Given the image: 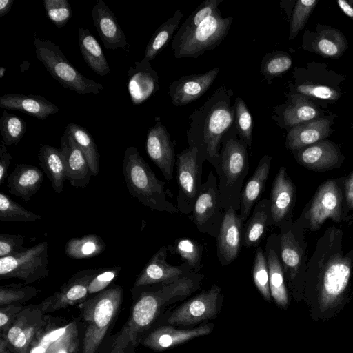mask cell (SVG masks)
Returning <instances> with one entry per match:
<instances>
[{
    "instance_id": "61",
    "label": "cell",
    "mask_w": 353,
    "mask_h": 353,
    "mask_svg": "<svg viewBox=\"0 0 353 353\" xmlns=\"http://www.w3.org/2000/svg\"><path fill=\"white\" fill-rule=\"evenodd\" d=\"M6 68L3 66L0 68V78H2L5 74Z\"/></svg>"
},
{
    "instance_id": "35",
    "label": "cell",
    "mask_w": 353,
    "mask_h": 353,
    "mask_svg": "<svg viewBox=\"0 0 353 353\" xmlns=\"http://www.w3.org/2000/svg\"><path fill=\"white\" fill-rule=\"evenodd\" d=\"M182 17L183 13L179 9L172 17L157 29L147 44L144 52V59L150 61L155 59L170 40L173 39L174 33H176L175 31L178 30Z\"/></svg>"
},
{
    "instance_id": "7",
    "label": "cell",
    "mask_w": 353,
    "mask_h": 353,
    "mask_svg": "<svg viewBox=\"0 0 353 353\" xmlns=\"http://www.w3.org/2000/svg\"><path fill=\"white\" fill-rule=\"evenodd\" d=\"M279 253L284 276L295 292L303 290L309 258L307 243L301 219L284 222L279 227Z\"/></svg>"
},
{
    "instance_id": "49",
    "label": "cell",
    "mask_w": 353,
    "mask_h": 353,
    "mask_svg": "<svg viewBox=\"0 0 353 353\" xmlns=\"http://www.w3.org/2000/svg\"><path fill=\"white\" fill-rule=\"evenodd\" d=\"M292 63V59L288 54L283 53L267 54L261 61V72L263 77L269 80L289 70Z\"/></svg>"
},
{
    "instance_id": "30",
    "label": "cell",
    "mask_w": 353,
    "mask_h": 353,
    "mask_svg": "<svg viewBox=\"0 0 353 353\" xmlns=\"http://www.w3.org/2000/svg\"><path fill=\"white\" fill-rule=\"evenodd\" d=\"M9 193L29 201L43 182V173L37 166L17 163L8 176Z\"/></svg>"
},
{
    "instance_id": "31",
    "label": "cell",
    "mask_w": 353,
    "mask_h": 353,
    "mask_svg": "<svg viewBox=\"0 0 353 353\" xmlns=\"http://www.w3.org/2000/svg\"><path fill=\"white\" fill-rule=\"evenodd\" d=\"M270 225H273L270 202L269 199L264 198L255 205L251 216L243 225V246L258 247Z\"/></svg>"
},
{
    "instance_id": "44",
    "label": "cell",
    "mask_w": 353,
    "mask_h": 353,
    "mask_svg": "<svg viewBox=\"0 0 353 353\" xmlns=\"http://www.w3.org/2000/svg\"><path fill=\"white\" fill-rule=\"evenodd\" d=\"M252 276L254 285L263 297L267 301H271V294L269 285V271L265 251L258 247L255 253Z\"/></svg>"
},
{
    "instance_id": "20",
    "label": "cell",
    "mask_w": 353,
    "mask_h": 353,
    "mask_svg": "<svg viewBox=\"0 0 353 353\" xmlns=\"http://www.w3.org/2000/svg\"><path fill=\"white\" fill-rule=\"evenodd\" d=\"M295 199V185L286 168L282 166L272 183L269 199L273 225L279 227L284 222L292 220Z\"/></svg>"
},
{
    "instance_id": "27",
    "label": "cell",
    "mask_w": 353,
    "mask_h": 353,
    "mask_svg": "<svg viewBox=\"0 0 353 353\" xmlns=\"http://www.w3.org/2000/svg\"><path fill=\"white\" fill-rule=\"evenodd\" d=\"M265 254L268 266L271 296L279 307L286 308L289 299L280 259L279 234H271L268 237Z\"/></svg>"
},
{
    "instance_id": "46",
    "label": "cell",
    "mask_w": 353,
    "mask_h": 353,
    "mask_svg": "<svg viewBox=\"0 0 353 353\" xmlns=\"http://www.w3.org/2000/svg\"><path fill=\"white\" fill-rule=\"evenodd\" d=\"M39 290L29 285H6L0 287V306L21 305L37 294Z\"/></svg>"
},
{
    "instance_id": "3",
    "label": "cell",
    "mask_w": 353,
    "mask_h": 353,
    "mask_svg": "<svg viewBox=\"0 0 353 353\" xmlns=\"http://www.w3.org/2000/svg\"><path fill=\"white\" fill-rule=\"evenodd\" d=\"M202 279V274L193 272L171 282L133 287L132 292L137 298L114 346L125 349L130 343L136 345L139 334L150 326L162 309L197 290Z\"/></svg>"
},
{
    "instance_id": "55",
    "label": "cell",
    "mask_w": 353,
    "mask_h": 353,
    "mask_svg": "<svg viewBox=\"0 0 353 353\" xmlns=\"http://www.w3.org/2000/svg\"><path fill=\"white\" fill-rule=\"evenodd\" d=\"M23 309L21 305H10L1 307L0 309V332L3 336L8 331L17 314Z\"/></svg>"
},
{
    "instance_id": "50",
    "label": "cell",
    "mask_w": 353,
    "mask_h": 353,
    "mask_svg": "<svg viewBox=\"0 0 353 353\" xmlns=\"http://www.w3.org/2000/svg\"><path fill=\"white\" fill-rule=\"evenodd\" d=\"M48 18L58 28H62L72 17L68 0H43Z\"/></svg>"
},
{
    "instance_id": "41",
    "label": "cell",
    "mask_w": 353,
    "mask_h": 353,
    "mask_svg": "<svg viewBox=\"0 0 353 353\" xmlns=\"http://www.w3.org/2000/svg\"><path fill=\"white\" fill-rule=\"evenodd\" d=\"M42 217L26 210L3 192L0 193V221L1 222H32Z\"/></svg>"
},
{
    "instance_id": "4",
    "label": "cell",
    "mask_w": 353,
    "mask_h": 353,
    "mask_svg": "<svg viewBox=\"0 0 353 353\" xmlns=\"http://www.w3.org/2000/svg\"><path fill=\"white\" fill-rule=\"evenodd\" d=\"M247 144L239 137L234 125L221 141L218 168L219 203L224 210L240 208L241 194L249 172Z\"/></svg>"
},
{
    "instance_id": "52",
    "label": "cell",
    "mask_w": 353,
    "mask_h": 353,
    "mask_svg": "<svg viewBox=\"0 0 353 353\" xmlns=\"http://www.w3.org/2000/svg\"><path fill=\"white\" fill-rule=\"evenodd\" d=\"M122 268L113 266L103 268L90 281L88 286V294H97L108 288L110 283L119 276Z\"/></svg>"
},
{
    "instance_id": "56",
    "label": "cell",
    "mask_w": 353,
    "mask_h": 353,
    "mask_svg": "<svg viewBox=\"0 0 353 353\" xmlns=\"http://www.w3.org/2000/svg\"><path fill=\"white\" fill-rule=\"evenodd\" d=\"M343 196L345 220H347V214L350 212L349 218H353V172L350 174L343 180Z\"/></svg>"
},
{
    "instance_id": "33",
    "label": "cell",
    "mask_w": 353,
    "mask_h": 353,
    "mask_svg": "<svg viewBox=\"0 0 353 353\" xmlns=\"http://www.w3.org/2000/svg\"><path fill=\"white\" fill-rule=\"evenodd\" d=\"M39 161L54 192L61 193L67 180L66 166L61 150L48 144L43 145L39 148Z\"/></svg>"
},
{
    "instance_id": "11",
    "label": "cell",
    "mask_w": 353,
    "mask_h": 353,
    "mask_svg": "<svg viewBox=\"0 0 353 353\" xmlns=\"http://www.w3.org/2000/svg\"><path fill=\"white\" fill-rule=\"evenodd\" d=\"M48 243L41 242L23 252L0 258V279L16 278L27 285L49 274Z\"/></svg>"
},
{
    "instance_id": "14",
    "label": "cell",
    "mask_w": 353,
    "mask_h": 353,
    "mask_svg": "<svg viewBox=\"0 0 353 353\" xmlns=\"http://www.w3.org/2000/svg\"><path fill=\"white\" fill-rule=\"evenodd\" d=\"M47 316L40 304L23 307L3 336L12 353H28L30 345L44 327Z\"/></svg>"
},
{
    "instance_id": "2",
    "label": "cell",
    "mask_w": 353,
    "mask_h": 353,
    "mask_svg": "<svg viewBox=\"0 0 353 353\" xmlns=\"http://www.w3.org/2000/svg\"><path fill=\"white\" fill-rule=\"evenodd\" d=\"M233 90L224 85L215 92L190 116L187 131L188 147L198 151L199 159L207 161L215 170L219 165L221 141L234 121Z\"/></svg>"
},
{
    "instance_id": "17",
    "label": "cell",
    "mask_w": 353,
    "mask_h": 353,
    "mask_svg": "<svg viewBox=\"0 0 353 353\" xmlns=\"http://www.w3.org/2000/svg\"><path fill=\"white\" fill-rule=\"evenodd\" d=\"M145 148L148 157L161 170L165 179L172 180L176 163L174 143L161 121L149 128Z\"/></svg>"
},
{
    "instance_id": "9",
    "label": "cell",
    "mask_w": 353,
    "mask_h": 353,
    "mask_svg": "<svg viewBox=\"0 0 353 353\" xmlns=\"http://www.w3.org/2000/svg\"><path fill=\"white\" fill-rule=\"evenodd\" d=\"M232 17H223L217 9L193 30L172 39V49L176 58H196L214 50L226 37Z\"/></svg>"
},
{
    "instance_id": "45",
    "label": "cell",
    "mask_w": 353,
    "mask_h": 353,
    "mask_svg": "<svg viewBox=\"0 0 353 353\" xmlns=\"http://www.w3.org/2000/svg\"><path fill=\"white\" fill-rule=\"evenodd\" d=\"M223 0H205L194 11L176 30L173 38H177L184 33L189 32L199 25L205 19L214 14L218 9V6Z\"/></svg>"
},
{
    "instance_id": "10",
    "label": "cell",
    "mask_w": 353,
    "mask_h": 353,
    "mask_svg": "<svg viewBox=\"0 0 353 353\" xmlns=\"http://www.w3.org/2000/svg\"><path fill=\"white\" fill-rule=\"evenodd\" d=\"M299 219L312 232L319 230L327 219L335 223L345 221L343 192L338 180L323 182Z\"/></svg>"
},
{
    "instance_id": "38",
    "label": "cell",
    "mask_w": 353,
    "mask_h": 353,
    "mask_svg": "<svg viewBox=\"0 0 353 353\" xmlns=\"http://www.w3.org/2000/svg\"><path fill=\"white\" fill-rule=\"evenodd\" d=\"M317 115V109L312 103L301 96L293 95L292 103L283 110V121L286 127L293 128L313 120Z\"/></svg>"
},
{
    "instance_id": "5",
    "label": "cell",
    "mask_w": 353,
    "mask_h": 353,
    "mask_svg": "<svg viewBox=\"0 0 353 353\" xmlns=\"http://www.w3.org/2000/svg\"><path fill=\"white\" fill-rule=\"evenodd\" d=\"M124 180L132 197L152 210L176 214V205L166 198L165 183L159 179L134 146L128 147L123 160Z\"/></svg>"
},
{
    "instance_id": "47",
    "label": "cell",
    "mask_w": 353,
    "mask_h": 353,
    "mask_svg": "<svg viewBox=\"0 0 353 353\" xmlns=\"http://www.w3.org/2000/svg\"><path fill=\"white\" fill-rule=\"evenodd\" d=\"M343 35L336 30H325L316 39V49L322 55L336 57L345 49Z\"/></svg>"
},
{
    "instance_id": "51",
    "label": "cell",
    "mask_w": 353,
    "mask_h": 353,
    "mask_svg": "<svg viewBox=\"0 0 353 353\" xmlns=\"http://www.w3.org/2000/svg\"><path fill=\"white\" fill-rule=\"evenodd\" d=\"M316 3V0H299L296 1L290 26V39H293L304 27Z\"/></svg>"
},
{
    "instance_id": "25",
    "label": "cell",
    "mask_w": 353,
    "mask_h": 353,
    "mask_svg": "<svg viewBox=\"0 0 353 353\" xmlns=\"http://www.w3.org/2000/svg\"><path fill=\"white\" fill-rule=\"evenodd\" d=\"M296 152L297 162L314 171L324 172L339 168L343 162L337 147L328 141H319Z\"/></svg>"
},
{
    "instance_id": "23",
    "label": "cell",
    "mask_w": 353,
    "mask_h": 353,
    "mask_svg": "<svg viewBox=\"0 0 353 353\" xmlns=\"http://www.w3.org/2000/svg\"><path fill=\"white\" fill-rule=\"evenodd\" d=\"M93 23L105 46L109 50L128 45L126 37L112 11L103 0H98L92 10Z\"/></svg>"
},
{
    "instance_id": "59",
    "label": "cell",
    "mask_w": 353,
    "mask_h": 353,
    "mask_svg": "<svg viewBox=\"0 0 353 353\" xmlns=\"http://www.w3.org/2000/svg\"><path fill=\"white\" fill-rule=\"evenodd\" d=\"M338 4L342 11L353 19V8L344 0H339Z\"/></svg>"
},
{
    "instance_id": "48",
    "label": "cell",
    "mask_w": 353,
    "mask_h": 353,
    "mask_svg": "<svg viewBox=\"0 0 353 353\" xmlns=\"http://www.w3.org/2000/svg\"><path fill=\"white\" fill-rule=\"evenodd\" d=\"M80 341L76 321L68 323L65 332L46 353H79Z\"/></svg>"
},
{
    "instance_id": "12",
    "label": "cell",
    "mask_w": 353,
    "mask_h": 353,
    "mask_svg": "<svg viewBox=\"0 0 353 353\" xmlns=\"http://www.w3.org/2000/svg\"><path fill=\"white\" fill-rule=\"evenodd\" d=\"M203 163L197 150L194 148L188 147L176 155V208L182 214H189L192 212L202 184Z\"/></svg>"
},
{
    "instance_id": "36",
    "label": "cell",
    "mask_w": 353,
    "mask_h": 353,
    "mask_svg": "<svg viewBox=\"0 0 353 353\" xmlns=\"http://www.w3.org/2000/svg\"><path fill=\"white\" fill-rule=\"evenodd\" d=\"M106 244L102 238L95 234L72 238L65 245L67 256L73 259H85L101 254L105 249Z\"/></svg>"
},
{
    "instance_id": "15",
    "label": "cell",
    "mask_w": 353,
    "mask_h": 353,
    "mask_svg": "<svg viewBox=\"0 0 353 353\" xmlns=\"http://www.w3.org/2000/svg\"><path fill=\"white\" fill-rule=\"evenodd\" d=\"M220 296L221 288L214 284L177 307L168 322L174 325H193L212 319L216 314Z\"/></svg>"
},
{
    "instance_id": "19",
    "label": "cell",
    "mask_w": 353,
    "mask_h": 353,
    "mask_svg": "<svg viewBox=\"0 0 353 353\" xmlns=\"http://www.w3.org/2000/svg\"><path fill=\"white\" fill-rule=\"evenodd\" d=\"M167 246H161L144 266L134 287L171 282L194 272L185 263L179 265H170L167 262Z\"/></svg>"
},
{
    "instance_id": "40",
    "label": "cell",
    "mask_w": 353,
    "mask_h": 353,
    "mask_svg": "<svg viewBox=\"0 0 353 353\" xmlns=\"http://www.w3.org/2000/svg\"><path fill=\"white\" fill-rule=\"evenodd\" d=\"M47 318L46 323L32 343L28 353H46L49 347L65 332L68 323Z\"/></svg>"
},
{
    "instance_id": "13",
    "label": "cell",
    "mask_w": 353,
    "mask_h": 353,
    "mask_svg": "<svg viewBox=\"0 0 353 353\" xmlns=\"http://www.w3.org/2000/svg\"><path fill=\"white\" fill-rule=\"evenodd\" d=\"M225 210L219 203V192L216 176L210 171L202 183L190 219L197 230L217 238L224 217Z\"/></svg>"
},
{
    "instance_id": "8",
    "label": "cell",
    "mask_w": 353,
    "mask_h": 353,
    "mask_svg": "<svg viewBox=\"0 0 353 353\" xmlns=\"http://www.w3.org/2000/svg\"><path fill=\"white\" fill-rule=\"evenodd\" d=\"M36 57L50 74L63 88L79 94H99L103 85L84 77L66 59L59 46L50 40H34Z\"/></svg>"
},
{
    "instance_id": "42",
    "label": "cell",
    "mask_w": 353,
    "mask_h": 353,
    "mask_svg": "<svg viewBox=\"0 0 353 353\" xmlns=\"http://www.w3.org/2000/svg\"><path fill=\"white\" fill-rule=\"evenodd\" d=\"M26 130V124L22 118L3 110L0 118V132L6 146L18 143Z\"/></svg>"
},
{
    "instance_id": "1",
    "label": "cell",
    "mask_w": 353,
    "mask_h": 353,
    "mask_svg": "<svg viewBox=\"0 0 353 353\" xmlns=\"http://www.w3.org/2000/svg\"><path fill=\"white\" fill-rule=\"evenodd\" d=\"M341 227H329L318 239L310 257L303 288L312 292L319 309L336 310L347 299L353 273V249L345 252Z\"/></svg>"
},
{
    "instance_id": "26",
    "label": "cell",
    "mask_w": 353,
    "mask_h": 353,
    "mask_svg": "<svg viewBox=\"0 0 353 353\" xmlns=\"http://www.w3.org/2000/svg\"><path fill=\"white\" fill-rule=\"evenodd\" d=\"M212 324H205L192 329L180 330L172 326H161L154 330L143 341V344L154 350L163 351L184 343L192 339L208 335Z\"/></svg>"
},
{
    "instance_id": "22",
    "label": "cell",
    "mask_w": 353,
    "mask_h": 353,
    "mask_svg": "<svg viewBox=\"0 0 353 353\" xmlns=\"http://www.w3.org/2000/svg\"><path fill=\"white\" fill-rule=\"evenodd\" d=\"M128 90L131 101L139 105L159 90V76L150 61H135L127 72Z\"/></svg>"
},
{
    "instance_id": "39",
    "label": "cell",
    "mask_w": 353,
    "mask_h": 353,
    "mask_svg": "<svg viewBox=\"0 0 353 353\" xmlns=\"http://www.w3.org/2000/svg\"><path fill=\"white\" fill-rule=\"evenodd\" d=\"M172 254L179 255L183 263H187L192 270L199 272L202 268L203 246L196 241L189 238L176 239L173 245L167 246Z\"/></svg>"
},
{
    "instance_id": "57",
    "label": "cell",
    "mask_w": 353,
    "mask_h": 353,
    "mask_svg": "<svg viewBox=\"0 0 353 353\" xmlns=\"http://www.w3.org/2000/svg\"><path fill=\"white\" fill-rule=\"evenodd\" d=\"M6 146L2 141L0 146V185H2L8 176V170L12 159V156L8 152Z\"/></svg>"
},
{
    "instance_id": "21",
    "label": "cell",
    "mask_w": 353,
    "mask_h": 353,
    "mask_svg": "<svg viewBox=\"0 0 353 353\" xmlns=\"http://www.w3.org/2000/svg\"><path fill=\"white\" fill-rule=\"evenodd\" d=\"M219 71V68H214L202 74L183 76L172 82L168 93L172 104L182 106L198 99L210 88Z\"/></svg>"
},
{
    "instance_id": "43",
    "label": "cell",
    "mask_w": 353,
    "mask_h": 353,
    "mask_svg": "<svg viewBox=\"0 0 353 353\" xmlns=\"http://www.w3.org/2000/svg\"><path fill=\"white\" fill-rule=\"evenodd\" d=\"M234 125L239 137L247 144L249 148H251L253 128L252 118L246 103L240 97H236L234 101Z\"/></svg>"
},
{
    "instance_id": "60",
    "label": "cell",
    "mask_w": 353,
    "mask_h": 353,
    "mask_svg": "<svg viewBox=\"0 0 353 353\" xmlns=\"http://www.w3.org/2000/svg\"><path fill=\"white\" fill-rule=\"evenodd\" d=\"M111 353H125V349L119 347L114 346Z\"/></svg>"
},
{
    "instance_id": "58",
    "label": "cell",
    "mask_w": 353,
    "mask_h": 353,
    "mask_svg": "<svg viewBox=\"0 0 353 353\" xmlns=\"http://www.w3.org/2000/svg\"><path fill=\"white\" fill-rule=\"evenodd\" d=\"M14 0H0V17H3L10 10Z\"/></svg>"
},
{
    "instance_id": "18",
    "label": "cell",
    "mask_w": 353,
    "mask_h": 353,
    "mask_svg": "<svg viewBox=\"0 0 353 353\" xmlns=\"http://www.w3.org/2000/svg\"><path fill=\"white\" fill-rule=\"evenodd\" d=\"M243 227L239 213L233 208L225 210L216 239V255L222 266L233 262L243 246Z\"/></svg>"
},
{
    "instance_id": "32",
    "label": "cell",
    "mask_w": 353,
    "mask_h": 353,
    "mask_svg": "<svg viewBox=\"0 0 353 353\" xmlns=\"http://www.w3.org/2000/svg\"><path fill=\"white\" fill-rule=\"evenodd\" d=\"M330 133V121L325 119H316L297 125L289 131L286 148L296 151L311 145L327 137Z\"/></svg>"
},
{
    "instance_id": "54",
    "label": "cell",
    "mask_w": 353,
    "mask_h": 353,
    "mask_svg": "<svg viewBox=\"0 0 353 353\" xmlns=\"http://www.w3.org/2000/svg\"><path fill=\"white\" fill-rule=\"evenodd\" d=\"M296 90L302 94L322 99H335L339 97L338 93L334 90L324 85L303 84L299 85Z\"/></svg>"
},
{
    "instance_id": "24",
    "label": "cell",
    "mask_w": 353,
    "mask_h": 353,
    "mask_svg": "<svg viewBox=\"0 0 353 353\" xmlns=\"http://www.w3.org/2000/svg\"><path fill=\"white\" fill-rule=\"evenodd\" d=\"M59 149L66 166L67 180L73 187L87 186L92 172L84 154L66 131L61 138Z\"/></svg>"
},
{
    "instance_id": "34",
    "label": "cell",
    "mask_w": 353,
    "mask_h": 353,
    "mask_svg": "<svg viewBox=\"0 0 353 353\" xmlns=\"http://www.w3.org/2000/svg\"><path fill=\"white\" fill-rule=\"evenodd\" d=\"M78 41L82 57L87 65L101 77L109 74L110 68L103 51L88 28H79Z\"/></svg>"
},
{
    "instance_id": "37",
    "label": "cell",
    "mask_w": 353,
    "mask_h": 353,
    "mask_svg": "<svg viewBox=\"0 0 353 353\" xmlns=\"http://www.w3.org/2000/svg\"><path fill=\"white\" fill-rule=\"evenodd\" d=\"M65 131L71 136L84 154L93 175H98L100 155L90 133L85 128L72 123L67 125Z\"/></svg>"
},
{
    "instance_id": "29",
    "label": "cell",
    "mask_w": 353,
    "mask_h": 353,
    "mask_svg": "<svg viewBox=\"0 0 353 353\" xmlns=\"http://www.w3.org/2000/svg\"><path fill=\"white\" fill-rule=\"evenodd\" d=\"M0 107L18 110L40 120L59 112L58 107L41 95L5 94L0 97Z\"/></svg>"
},
{
    "instance_id": "28",
    "label": "cell",
    "mask_w": 353,
    "mask_h": 353,
    "mask_svg": "<svg viewBox=\"0 0 353 353\" xmlns=\"http://www.w3.org/2000/svg\"><path fill=\"white\" fill-rule=\"evenodd\" d=\"M272 157L264 155L259 161L253 174L243 188L239 215L243 223L249 218L251 210L260 200L268 179Z\"/></svg>"
},
{
    "instance_id": "6",
    "label": "cell",
    "mask_w": 353,
    "mask_h": 353,
    "mask_svg": "<svg viewBox=\"0 0 353 353\" xmlns=\"http://www.w3.org/2000/svg\"><path fill=\"white\" fill-rule=\"evenodd\" d=\"M123 288L112 285L81 304L85 328L82 353H96L121 305Z\"/></svg>"
},
{
    "instance_id": "16",
    "label": "cell",
    "mask_w": 353,
    "mask_h": 353,
    "mask_svg": "<svg viewBox=\"0 0 353 353\" xmlns=\"http://www.w3.org/2000/svg\"><path fill=\"white\" fill-rule=\"evenodd\" d=\"M102 269L89 268L77 272L58 291L40 303L42 311L50 313L86 301L89 284Z\"/></svg>"
},
{
    "instance_id": "53",
    "label": "cell",
    "mask_w": 353,
    "mask_h": 353,
    "mask_svg": "<svg viewBox=\"0 0 353 353\" xmlns=\"http://www.w3.org/2000/svg\"><path fill=\"white\" fill-rule=\"evenodd\" d=\"M24 236L21 234H0V256L5 257L26 251Z\"/></svg>"
}]
</instances>
